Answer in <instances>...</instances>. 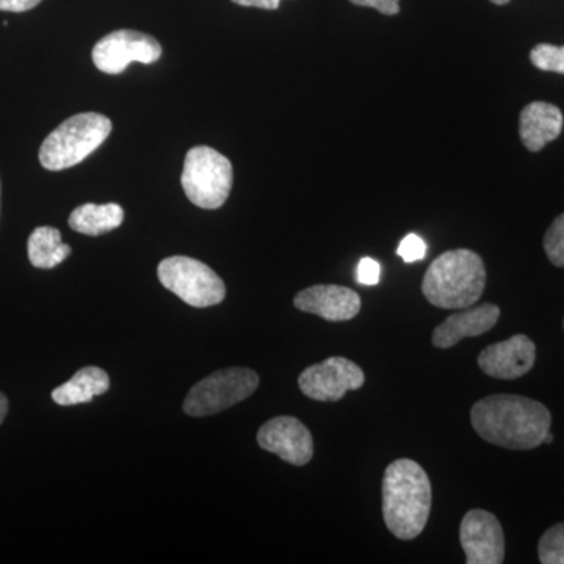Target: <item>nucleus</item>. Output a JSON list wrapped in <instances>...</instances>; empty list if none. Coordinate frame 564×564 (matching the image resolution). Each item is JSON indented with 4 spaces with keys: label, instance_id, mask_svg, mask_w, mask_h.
Wrapping results in <instances>:
<instances>
[{
    "label": "nucleus",
    "instance_id": "1",
    "mask_svg": "<svg viewBox=\"0 0 564 564\" xmlns=\"http://www.w3.org/2000/svg\"><path fill=\"white\" fill-rule=\"evenodd\" d=\"M470 422L486 443L511 451H532L544 444L545 434L551 432L552 415L536 400L496 393L474 404Z\"/></svg>",
    "mask_w": 564,
    "mask_h": 564
},
{
    "label": "nucleus",
    "instance_id": "2",
    "mask_svg": "<svg viewBox=\"0 0 564 564\" xmlns=\"http://www.w3.org/2000/svg\"><path fill=\"white\" fill-rule=\"evenodd\" d=\"M432 510V484L421 464L397 459L386 467L383 478L384 524L402 541L417 538Z\"/></svg>",
    "mask_w": 564,
    "mask_h": 564
},
{
    "label": "nucleus",
    "instance_id": "3",
    "mask_svg": "<svg viewBox=\"0 0 564 564\" xmlns=\"http://www.w3.org/2000/svg\"><path fill=\"white\" fill-rule=\"evenodd\" d=\"M486 269L477 252L454 250L434 259L426 270L422 292L441 310H466L484 295Z\"/></svg>",
    "mask_w": 564,
    "mask_h": 564
},
{
    "label": "nucleus",
    "instance_id": "4",
    "mask_svg": "<svg viewBox=\"0 0 564 564\" xmlns=\"http://www.w3.org/2000/svg\"><path fill=\"white\" fill-rule=\"evenodd\" d=\"M111 121L101 113H79L62 122L40 148V162L50 172L79 165L110 135Z\"/></svg>",
    "mask_w": 564,
    "mask_h": 564
},
{
    "label": "nucleus",
    "instance_id": "5",
    "mask_svg": "<svg viewBox=\"0 0 564 564\" xmlns=\"http://www.w3.org/2000/svg\"><path fill=\"white\" fill-rule=\"evenodd\" d=\"M232 165L228 158L209 147H196L187 152L182 187L195 206L218 209L228 202L232 188Z\"/></svg>",
    "mask_w": 564,
    "mask_h": 564
},
{
    "label": "nucleus",
    "instance_id": "6",
    "mask_svg": "<svg viewBox=\"0 0 564 564\" xmlns=\"http://www.w3.org/2000/svg\"><path fill=\"white\" fill-rule=\"evenodd\" d=\"M259 375L243 367L218 370L193 386L184 402L185 414L206 417L229 410L254 393Z\"/></svg>",
    "mask_w": 564,
    "mask_h": 564
},
{
    "label": "nucleus",
    "instance_id": "7",
    "mask_svg": "<svg viewBox=\"0 0 564 564\" xmlns=\"http://www.w3.org/2000/svg\"><path fill=\"white\" fill-rule=\"evenodd\" d=\"M159 280L182 302L193 307H209L220 304L226 296V285L206 263L173 256L159 265Z\"/></svg>",
    "mask_w": 564,
    "mask_h": 564
},
{
    "label": "nucleus",
    "instance_id": "8",
    "mask_svg": "<svg viewBox=\"0 0 564 564\" xmlns=\"http://www.w3.org/2000/svg\"><path fill=\"white\" fill-rule=\"evenodd\" d=\"M93 63L106 74H121L133 62L151 65L162 57V46L154 36L137 31H117L104 36L93 47Z\"/></svg>",
    "mask_w": 564,
    "mask_h": 564
},
{
    "label": "nucleus",
    "instance_id": "9",
    "mask_svg": "<svg viewBox=\"0 0 564 564\" xmlns=\"http://www.w3.org/2000/svg\"><path fill=\"white\" fill-rule=\"evenodd\" d=\"M366 383V375L358 364L343 356H333L307 367L299 378L304 395L317 402H339L345 393L358 391Z\"/></svg>",
    "mask_w": 564,
    "mask_h": 564
},
{
    "label": "nucleus",
    "instance_id": "10",
    "mask_svg": "<svg viewBox=\"0 0 564 564\" xmlns=\"http://www.w3.org/2000/svg\"><path fill=\"white\" fill-rule=\"evenodd\" d=\"M459 540L467 564H500L505 560V538L499 519L485 510L464 516Z\"/></svg>",
    "mask_w": 564,
    "mask_h": 564
},
{
    "label": "nucleus",
    "instance_id": "11",
    "mask_svg": "<svg viewBox=\"0 0 564 564\" xmlns=\"http://www.w3.org/2000/svg\"><path fill=\"white\" fill-rule=\"evenodd\" d=\"M263 451L280 456L292 466H304L313 459V434L299 419L281 415L263 423L258 433Z\"/></svg>",
    "mask_w": 564,
    "mask_h": 564
},
{
    "label": "nucleus",
    "instance_id": "12",
    "mask_svg": "<svg viewBox=\"0 0 564 564\" xmlns=\"http://www.w3.org/2000/svg\"><path fill=\"white\" fill-rule=\"evenodd\" d=\"M536 347L525 334L510 337L503 343L489 345L478 356V366L488 377L516 380L533 369Z\"/></svg>",
    "mask_w": 564,
    "mask_h": 564
},
{
    "label": "nucleus",
    "instance_id": "13",
    "mask_svg": "<svg viewBox=\"0 0 564 564\" xmlns=\"http://www.w3.org/2000/svg\"><path fill=\"white\" fill-rule=\"evenodd\" d=\"M296 310L328 322H347L361 311V296L344 285L321 284L304 289L293 300Z\"/></svg>",
    "mask_w": 564,
    "mask_h": 564
},
{
    "label": "nucleus",
    "instance_id": "14",
    "mask_svg": "<svg viewBox=\"0 0 564 564\" xmlns=\"http://www.w3.org/2000/svg\"><path fill=\"white\" fill-rule=\"evenodd\" d=\"M500 318V307L496 304H481L473 310L451 315L433 333V345L437 348H452L466 337H477L488 333Z\"/></svg>",
    "mask_w": 564,
    "mask_h": 564
},
{
    "label": "nucleus",
    "instance_id": "15",
    "mask_svg": "<svg viewBox=\"0 0 564 564\" xmlns=\"http://www.w3.org/2000/svg\"><path fill=\"white\" fill-rule=\"evenodd\" d=\"M563 129V113L554 104L532 102L521 111L519 135L527 150L538 152L558 139Z\"/></svg>",
    "mask_w": 564,
    "mask_h": 564
},
{
    "label": "nucleus",
    "instance_id": "16",
    "mask_svg": "<svg viewBox=\"0 0 564 564\" xmlns=\"http://www.w3.org/2000/svg\"><path fill=\"white\" fill-rule=\"evenodd\" d=\"M110 378L99 367H84L74 375L68 383L54 389L52 400L61 406L91 402L95 397L109 391Z\"/></svg>",
    "mask_w": 564,
    "mask_h": 564
},
{
    "label": "nucleus",
    "instance_id": "17",
    "mask_svg": "<svg viewBox=\"0 0 564 564\" xmlns=\"http://www.w3.org/2000/svg\"><path fill=\"white\" fill-rule=\"evenodd\" d=\"M124 210L120 204H82L69 217L70 229L85 236H102L120 228Z\"/></svg>",
    "mask_w": 564,
    "mask_h": 564
},
{
    "label": "nucleus",
    "instance_id": "18",
    "mask_svg": "<svg viewBox=\"0 0 564 564\" xmlns=\"http://www.w3.org/2000/svg\"><path fill=\"white\" fill-rule=\"evenodd\" d=\"M28 252L33 267L51 270L68 259L70 247L62 242L58 229L41 226L29 237Z\"/></svg>",
    "mask_w": 564,
    "mask_h": 564
},
{
    "label": "nucleus",
    "instance_id": "19",
    "mask_svg": "<svg viewBox=\"0 0 564 564\" xmlns=\"http://www.w3.org/2000/svg\"><path fill=\"white\" fill-rule=\"evenodd\" d=\"M538 555L543 564H564V522L551 527L538 545Z\"/></svg>",
    "mask_w": 564,
    "mask_h": 564
},
{
    "label": "nucleus",
    "instance_id": "20",
    "mask_svg": "<svg viewBox=\"0 0 564 564\" xmlns=\"http://www.w3.org/2000/svg\"><path fill=\"white\" fill-rule=\"evenodd\" d=\"M530 62L538 69L552 70V73L564 74V46L554 44H538L530 52Z\"/></svg>",
    "mask_w": 564,
    "mask_h": 564
},
{
    "label": "nucleus",
    "instance_id": "21",
    "mask_svg": "<svg viewBox=\"0 0 564 564\" xmlns=\"http://www.w3.org/2000/svg\"><path fill=\"white\" fill-rule=\"evenodd\" d=\"M544 250L549 261L564 269V214L556 217L545 232Z\"/></svg>",
    "mask_w": 564,
    "mask_h": 564
},
{
    "label": "nucleus",
    "instance_id": "22",
    "mask_svg": "<svg viewBox=\"0 0 564 564\" xmlns=\"http://www.w3.org/2000/svg\"><path fill=\"white\" fill-rule=\"evenodd\" d=\"M397 252L406 263L422 261L426 254V243L423 242L422 237H419L417 234H408Z\"/></svg>",
    "mask_w": 564,
    "mask_h": 564
},
{
    "label": "nucleus",
    "instance_id": "23",
    "mask_svg": "<svg viewBox=\"0 0 564 564\" xmlns=\"http://www.w3.org/2000/svg\"><path fill=\"white\" fill-rule=\"evenodd\" d=\"M381 267L372 258H364L356 269V281L362 285H375L380 282Z\"/></svg>",
    "mask_w": 564,
    "mask_h": 564
},
{
    "label": "nucleus",
    "instance_id": "24",
    "mask_svg": "<svg viewBox=\"0 0 564 564\" xmlns=\"http://www.w3.org/2000/svg\"><path fill=\"white\" fill-rule=\"evenodd\" d=\"M350 2L358 7H370L386 17H393L400 11V0H350Z\"/></svg>",
    "mask_w": 564,
    "mask_h": 564
},
{
    "label": "nucleus",
    "instance_id": "25",
    "mask_svg": "<svg viewBox=\"0 0 564 564\" xmlns=\"http://www.w3.org/2000/svg\"><path fill=\"white\" fill-rule=\"evenodd\" d=\"M43 0H0V11H11V13H22L35 9Z\"/></svg>",
    "mask_w": 564,
    "mask_h": 564
},
{
    "label": "nucleus",
    "instance_id": "26",
    "mask_svg": "<svg viewBox=\"0 0 564 564\" xmlns=\"http://www.w3.org/2000/svg\"><path fill=\"white\" fill-rule=\"evenodd\" d=\"M237 6L256 7L262 10H278L280 9L281 0H231Z\"/></svg>",
    "mask_w": 564,
    "mask_h": 564
},
{
    "label": "nucleus",
    "instance_id": "27",
    "mask_svg": "<svg viewBox=\"0 0 564 564\" xmlns=\"http://www.w3.org/2000/svg\"><path fill=\"white\" fill-rule=\"evenodd\" d=\"M7 414H9V400L0 392V425L6 421Z\"/></svg>",
    "mask_w": 564,
    "mask_h": 564
},
{
    "label": "nucleus",
    "instance_id": "28",
    "mask_svg": "<svg viewBox=\"0 0 564 564\" xmlns=\"http://www.w3.org/2000/svg\"><path fill=\"white\" fill-rule=\"evenodd\" d=\"M552 443H554V436H552V433L549 432L547 434H545L544 444H552Z\"/></svg>",
    "mask_w": 564,
    "mask_h": 564
},
{
    "label": "nucleus",
    "instance_id": "29",
    "mask_svg": "<svg viewBox=\"0 0 564 564\" xmlns=\"http://www.w3.org/2000/svg\"><path fill=\"white\" fill-rule=\"evenodd\" d=\"M492 3H496V6H507L510 0H491Z\"/></svg>",
    "mask_w": 564,
    "mask_h": 564
},
{
    "label": "nucleus",
    "instance_id": "30",
    "mask_svg": "<svg viewBox=\"0 0 564 564\" xmlns=\"http://www.w3.org/2000/svg\"><path fill=\"white\" fill-rule=\"evenodd\" d=\"M563 325H564V323H563Z\"/></svg>",
    "mask_w": 564,
    "mask_h": 564
}]
</instances>
